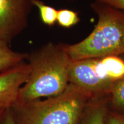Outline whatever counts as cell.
<instances>
[{"label": "cell", "mask_w": 124, "mask_h": 124, "mask_svg": "<svg viewBox=\"0 0 124 124\" xmlns=\"http://www.w3.org/2000/svg\"><path fill=\"white\" fill-rule=\"evenodd\" d=\"M91 98L69 83L58 96L16 103L10 109L16 124H78Z\"/></svg>", "instance_id": "2"}, {"label": "cell", "mask_w": 124, "mask_h": 124, "mask_svg": "<svg viewBox=\"0 0 124 124\" xmlns=\"http://www.w3.org/2000/svg\"><path fill=\"white\" fill-rule=\"evenodd\" d=\"M124 78V54L72 60L69 83L91 98L109 95L113 85Z\"/></svg>", "instance_id": "4"}, {"label": "cell", "mask_w": 124, "mask_h": 124, "mask_svg": "<svg viewBox=\"0 0 124 124\" xmlns=\"http://www.w3.org/2000/svg\"><path fill=\"white\" fill-rule=\"evenodd\" d=\"M108 110L124 114V78L113 85L108 99Z\"/></svg>", "instance_id": "9"}, {"label": "cell", "mask_w": 124, "mask_h": 124, "mask_svg": "<svg viewBox=\"0 0 124 124\" xmlns=\"http://www.w3.org/2000/svg\"><path fill=\"white\" fill-rule=\"evenodd\" d=\"M27 58V54L15 52L9 44L0 40V73L25 62Z\"/></svg>", "instance_id": "8"}, {"label": "cell", "mask_w": 124, "mask_h": 124, "mask_svg": "<svg viewBox=\"0 0 124 124\" xmlns=\"http://www.w3.org/2000/svg\"><path fill=\"white\" fill-rule=\"evenodd\" d=\"M105 124H124V114L108 110L106 116Z\"/></svg>", "instance_id": "12"}, {"label": "cell", "mask_w": 124, "mask_h": 124, "mask_svg": "<svg viewBox=\"0 0 124 124\" xmlns=\"http://www.w3.org/2000/svg\"><path fill=\"white\" fill-rule=\"evenodd\" d=\"M98 16L92 32L80 42L67 45L72 60L124 54V12L97 1L91 4Z\"/></svg>", "instance_id": "3"}, {"label": "cell", "mask_w": 124, "mask_h": 124, "mask_svg": "<svg viewBox=\"0 0 124 124\" xmlns=\"http://www.w3.org/2000/svg\"><path fill=\"white\" fill-rule=\"evenodd\" d=\"M27 59L31 72L20 90L16 103L54 97L65 90L69 84V70L72 61L67 45L47 43L27 54Z\"/></svg>", "instance_id": "1"}, {"label": "cell", "mask_w": 124, "mask_h": 124, "mask_svg": "<svg viewBox=\"0 0 124 124\" xmlns=\"http://www.w3.org/2000/svg\"><path fill=\"white\" fill-rule=\"evenodd\" d=\"M33 6L39 9L40 16L42 22L46 25H54L56 22L58 10L54 7L47 5L45 3L40 0H33Z\"/></svg>", "instance_id": "10"}, {"label": "cell", "mask_w": 124, "mask_h": 124, "mask_svg": "<svg viewBox=\"0 0 124 124\" xmlns=\"http://www.w3.org/2000/svg\"><path fill=\"white\" fill-rule=\"evenodd\" d=\"M5 109H0V117H1V114H2V112H3V111H4V110Z\"/></svg>", "instance_id": "15"}, {"label": "cell", "mask_w": 124, "mask_h": 124, "mask_svg": "<svg viewBox=\"0 0 124 124\" xmlns=\"http://www.w3.org/2000/svg\"><path fill=\"white\" fill-rule=\"evenodd\" d=\"M30 72L29 64L24 62L0 73V109L15 104L20 90L28 79Z\"/></svg>", "instance_id": "6"}, {"label": "cell", "mask_w": 124, "mask_h": 124, "mask_svg": "<svg viewBox=\"0 0 124 124\" xmlns=\"http://www.w3.org/2000/svg\"><path fill=\"white\" fill-rule=\"evenodd\" d=\"M79 21L78 13L73 10L66 9L58 10L56 22L62 27L69 28L75 25Z\"/></svg>", "instance_id": "11"}, {"label": "cell", "mask_w": 124, "mask_h": 124, "mask_svg": "<svg viewBox=\"0 0 124 124\" xmlns=\"http://www.w3.org/2000/svg\"><path fill=\"white\" fill-rule=\"evenodd\" d=\"M0 124H16L10 108H5L0 117Z\"/></svg>", "instance_id": "13"}, {"label": "cell", "mask_w": 124, "mask_h": 124, "mask_svg": "<svg viewBox=\"0 0 124 124\" xmlns=\"http://www.w3.org/2000/svg\"><path fill=\"white\" fill-rule=\"evenodd\" d=\"M108 99V96L91 98L78 124H105Z\"/></svg>", "instance_id": "7"}, {"label": "cell", "mask_w": 124, "mask_h": 124, "mask_svg": "<svg viewBox=\"0 0 124 124\" xmlns=\"http://www.w3.org/2000/svg\"><path fill=\"white\" fill-rule=\"evenodd\" d=\"M33 0H0V40L10 45L28 24Z\"/></svg>", "instance_id": "5"}, {"label": "cell", "mask_w": 124, "mask_h": 124, "mask_svg": "<svg viewBox=\"0 0 124 124\" xmlns=\"http://www.w3.org/2000/svg\"><path fill=\"white\" fill-rule=\"evenodd\" d=\"M95 1L103 3L124 12V0H95Z\"/></svg>", "instance_id": "14"}]
</instances>
